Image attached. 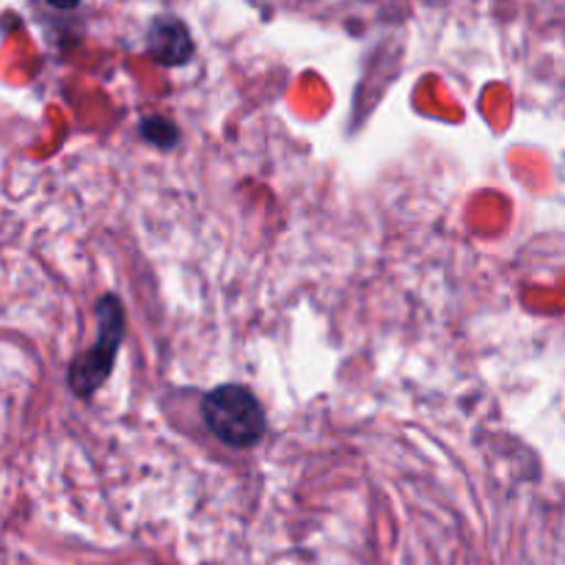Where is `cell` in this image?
Wrapping results in <instances>:
<instances>
[{"label": "cell", "instance_id": "277c9868", "mask_svg": "<svg viewBox=\"0 0 565 565\" xmlns=\"http://www.w3.org/2000/svg\"><path fill=\"white\" fill-rule=\"evenodd\" d=\"M138 130H141L143 141L154 143L158 149H171L180 141V127L166 116H147V119H141Z\"/></svg>", "mask_w": 565, "mask_h": 565}, {"label": "cell", "instance_id": "5b68a950", "mask_svg": "<svg viewBox=\"0 0 565 565\" xmlns=\"http://www.w3.org/2000/svg\"><path fill=\"white\" fill-rule=\"evenodd\" d=\"M47 3L53 6V9L70 11V9H75V6H81V0H47Z\"/></svg>", "mask_w": 565, "mask_h": 565}, {"label": "cell", "instance_id": "7a4b0ae2", "mask_svg": "<svg viewBox=\"0 0 565 565\" xmlns=\"http://www.w3.org/2000/svg\"><path fill=\"white\" fill-rule=\"evenodd\" d=\"M94 320H97V340L88 351L72 359L70 370H66V384H70L72 395L81 401L92 397L110 379L119 348L125 342V307L114 292H105L99 298L94 307Z\"/></svg>", "mask_w": 565, "mask_h": 565}, {"label": "cell", "instance_id": "3957f363", "mask_svg": "<svg viewBox=\"0 0 565 565\" xmlns=\"http://www.w3.org/2000/svg\"><path fill=\"white\" fill-rule=\"evenodd\" d=\"M147 53L158 61L160 66H182L193 58V39L185 22L174 17H160L149 28Z\"/></svg>", "mask_w": 565, "mask_h": 565}, {"label": "cell", "instance_id": "6da1fadb", "mask_svg": "<svg viewBox=\"0 0 565 565\" xmlns=\"http://www.w3.org/2000/svg\"><path fill=\"white\" fill-rule=\"evenodd\" d=\"M202 419L215 439L235 450L257 447L268 430L263 403L243 384H221L210 390L202 401Z\"/></svg>", "mask_w": 565, "mask_h": 565}]
</instances>
